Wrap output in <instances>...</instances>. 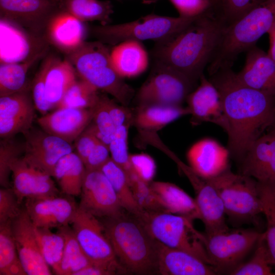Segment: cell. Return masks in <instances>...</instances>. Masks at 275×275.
<instances>
[{"mask_svg": "<svg viewBox=\"0 0 275 275\" xmlns=\"http://www.w3.org/2000/svg\"><path fill=\"white\" fill-rule=\"evenodd\" d=\"M137 217L157 241L188 252L211 265L203 243L204 234L195 228L193 220L167 212L144 211Z\"/></svg>", "mask_w": 275, "mask_h": 275, "instance_id": "ba28073f", "label": "cell"}, {"mask_svg": "<svg viewBox=\"0 0 275 275\" xmlns=\"http://www.w3.org/2000/svg\"><path fill=\"white\" fill-rule=\"evenodd\" d=\"M100 170L111 183L123 208L128 212L140 216L144 212L136 203L125 171L111 158Z\"/></svg>", "mask_w": 275, "mask_h": 275, "instance_id": "1f68e13d", "label": "cell"}, {"mask_svg": "<svg viewBox=\"0 0 275 275\" xmlns=\"http://www.w3.org/2000/svg\"><path fill=\"white\" fill-rule=\"evenodd\" d=\"M65 238V246L60 266V275H75L92 264L83 252L73 230L68 226L59 228Z\"/></svg>", "mask_w": 275, "mask_h": 275, "instance_id": "836d02e7", "label": "cell"}, {"mask_svg": "<svg viewBox=\"0 0 275 275\" xmlns=\"http://www.w3.org/2000/svg\"><path fill=\"white\" fill-rule=\"evenodd\" d=\"M241 174L275 182V125L255 140L239 163Z\"/></svg>", "mask_w": 275, "mask_h": 275, "instance_id": "ac0fdd59", "label": "cell"}, {"mask_svg": "<svg viewBox=\"0 0 275 275\" xmlns=\"http://www.w3.org/2000/svg\"><path fill=\"white\" fill-rule=\"evenodd\" d=\"M86 168L76 153L68 154L57 163L53 176L63 193L70 196L81 194Z\"/></svg>", "mask_w": 275, "mask_h": 275, "instance_id": "4dcf8cb0", "label": "cell"}, {"mask_svg": "<svg viewBox=\"0 0 275 275\" xmlns=\"http://www.w3.org/2000/svg\"><path fill=\"white\" fill-rule=\"evenodd\" d=\"M101 221L116 257L127 273L157 274L159 242L135 215L124 211Z\"/></svg>", "mask_w": 275, "mask_h": 275, "instance_id": "3957f363", "label": "cell"}, {"mask_svg": "<svg viewBox=\"0 0 275 275\" xmlns=\"http://www.w3.org/2000/svg\"><path fill=\"white\" fill-rule=\"evenodd\" d=\"M76 80V71L68 59L49 58L45 94L52 109L57 108L66 91Z\"/></svg>", "mask_w": 275, "mask_h": 275, "instance_id": "f546056e", "label": "cell"}, {"mask_svg": "<svg viewBox=\"0 0 275 275\" xmlns=\"http://www.w3.org/2000/svg\"><path fill=\"white\" fill-rule=\"evenodd\" d=\"M157 274L214 275L217 269L186 251L167 246L159 242Z\"/></svg>", "mask_w": 275, "mask_h": 275, "instance_id": "d4e9b609", "label": "cell"}, {"mask_svg": "<svg viewBox=\"0 0 275 275\" xmlns=\"http://www.w3.org/2000/svg\"><path fill=\"white\" fill-rule=\"evenodd\" d=\"M236 76L246 86L275 95V62L256 45L246 51L244 66Z\"/></svg>", "mask_w": 275, "mask_h": 275, "instance_id": "603a6c76", "label": "cell"}, {"mask_svg": "<svg viewBox=\"0 0 275 275\" xmlns=\"http://www.w3.org/2000/svg\"><path fill=\"white\" fill-rule=\"evenodd\" d=\"M199 85L191 91L186 99L193 125L210 122L224 130L225 121L219 94L213 83L204 74Z\"/></svg>", "mask_w": 275, "mask_h": 275, "instance_id": "44dd1931", "label": "cell"}, {"mask_svg": "<svg viewBox=\"0 0 275 275\" xmlns=\"http://www.w3.org/2000/svg\"><path fill=\"white\" fill-rule=\"evenodd\" d=\"M47 30L51 41L67 53L85 42L82 22L68 12L52 17L48 23Z\"/></svg>", "mask_w": 275, "mask_h": 275, "instance_id": "83f0119b", "label": "cell"}, {"mask_svg": "<svg viewBox=\"0 0 275 275\" xmlns=\"http://www.w3.org/2000/svg\"><path fill=\"white\" fill-rule=\"evenodd\" d=\"M80 195L79 207L98 218L115 216L126 211L100 170H86Z\"/></svg>", "mask_w": 275, "mask_h": 275, "instance_id": "4fadbf2b", "label": "cell"}, {"mask_svg": "<svg viewBox=\"0 0 275 275\" xmlns=\"http://www.w3.org/2000/svg\"><path fill=\"white\" fill-rule=\"evenodd\" d=\"M66 7L69 12L82 22L99 21L107 24L113 13L109 1L99 0H66Z\"/></svg>", "mask_w": 275, "mask_h": 275, "instance_id": "d590c367", "label": "cell"}, {"mask_svg": "<svg viewBox=\"0 0 275 275\" xmlns=\"http://www.w3.org/2000/svg\"><path fill=\"white\" fill-rule=\"evenodd\" d=\"M150 185L168 212L200 219L196 200L177 185L168 182L152 181Z\"/></svg>", "mask_w": 275, "mask_h": 275, "instance_id": "f1b7e54d", "label": "cell"}, {"mask_svg": "<svg viewBox=\"0 0 275 275\" xmlns=\"http://www.w3.org/2000/svg\"><path fill=\"white\" fill-rule=\"evenodd\" d=\"M24 206L36 227L50 229L71 224L78 207L71 199L58 196L26 199Z\"/></svg>", "mask_w": 275, "mask_h": 275, "instance_id": "e0dca14e", "label": "cell"}, {"mask_svg": "<svg viewBox=\"0 0 275 275\" xmlns=\"http://www.w3.org/2000/svg\"><path fill=\"white\" fill-rule=\"evenodd\" d=\"M252 257L237 266L229 274L273 275L275 264L267 247L264 232L258 241Z\"/></svg>", "mask_w": 275, "mask_h": 275, "instance_id": "8d00e7d4", "label": "cell"}, {"mask_svg": "<svg viewBox=\"0 0 275 275\" xmlns=\"http://www.w3.org/2000/svg\"><path fill=\"white\" fill-rule=\"evenodd\" d=\"M130 126V124H125L118 127L108 145L111 158L125 171L129 181L134 175L129 162L128 150V136Z\"/></svg>", "mask_w": 275, "mask_h": 275, "instance_id": "ab89813d", "label": "cell"}, {"mask_svg": "<svg viewBox=\"0 0 275 275\" xmlns=\"http://www.w3.org/2000/svg\"><path fill=\"white\" fill-rule=\"evenodd\" d=\"M11 170L12 188L20 204L24 200L58 196L51 176L28 163L23 157L13 161Z\"/></svg>", "mask_w": 275, "mask_h": 275, "instance_id": "2e32d148", "label": "cell"}, {"mask_svg": "<svg viewBox=\"0 0 275 275\" xmlns=\"http://www.w3.org/2000/svg\"><path fill=\"white\" fill-rule=\"evenodd\" d=\"M269 47L267 52L269 56L275 62V22L267 32Z\"/></svg>", "mask_w": 275, "mask_h": 275, "instance_id": "9f6ffc18", "label": "cell"}, {"mask_svg": "<svg viewBox=\"0 0 275 275\" xmlns=\"http://www.w3.org/2000/svg\"><path fill=\"white\" fill-rule=\"evenodd\" d=\"M172 159L187 177L194 188L195 199L200 215V220L205 226V233L212 234L229 230L223 202L211 181L197 174L176 154Z\"/></svg>", "mask_w": 275, "mask_h": 275, "instance_id": "7c38bea8", "label": "cell"}, {"mask_svg": "<svg viewBox=\"0 0 275 275\" xmlns=\"http://www.w3.org/2000/svg\"><path fill=\"white\" fill-rule=\"evenodd\" d=\"M209 179L217 190L223 202L226 215L231 221L255 223L262 208L257 181L252 177L235 174L230 166Z\"/></svg>", "mask_w": 275, "mask_h": 275, "instance_id": "52a82bcc", "label": "cell"}, {"mask_svg": "<svg viewBox=\"0 0 275 275\" xmlns=\"http://www.w3.org/2000/svg\"><path fill=\"white\" fill-rule=\"evenodd\" d=\"M275 125V124H274Z\"/></svg>", "mask_w": 275, "mask_h": 275, "instance_id": "94428289", "label": "cell"}, {"mask_svg": "<svg viewBox=\"0 0 275 275\" xmlns=\"http://www.w3.org/2000/svg\"><path fill=\"white\" fill-rule=\"evenodd\" d=\"M209 80L219 94L230 155L238 163L250 146L275 124V95L245 86L230 68Z\"/></svg>", "mask_w": 275, "mask_h": 275, "instance_id": "6da1fadb", "label": "cell"}, {"mask_svg": "<svg viewBox=\"0 0 275 275\" xmlns=\"http://www.w3.org/2000/svg\"><path fill=\"white\" fill-rule=\"evenodd\" d=\"M99 140L91 122L75 140L76 154L84 163Z\"/></svg>", "mask_w": 275, "mask_h": 275, "instance_id": "816d5d0a", "label": "cell"}, {"mask_svg": "<svg viewBox=\"0 0 275 275\" xmlns=\"http://www.w3.org/2000/svg\"><path fill=\"white\" fill-rule=\"evenodd\" d=\"M93 108H58L37 119L46 132L71 144L92 120Z\"/></svg>", "mask_w": 275, "mask_h": 275, "instance_id": "ffe728a7", "label": "cell"}, {"mask_svg": "<svg viewBox=\"0 0 275 275\" xmlns=\"http://www.w3.org/2000/svg\"><path fill=\"white\" fill-rule=\"evenodd\" d=\"M98 91L84 79L76 80L66 91L57 108H92L99 98Z\"/></svg>", "mask_w": 275, "mask_h": 275, "instance_id": "f35d334b", "label": "cell"}, {"mask_svg": "<svg viewBox=\"0 0 275 275\" xmlns=\"http://www.w3.org/2000/svg\"><path fill=\"white\" fill-rule=\"evenodd\" d=\"M184 18H195L208 11L214 4L211 0H169Z\"/></svg>", "mask_w": 275, "mask_h": 275, "instance_id": "c3c4849f", "label": "cell"}, {"mask_svg": "<svg viewBox=\"0 0 275 275\" xmlns=\"http://www.w3.org/2000/svg\"><path fill=\"white\" fill-rule=\"evenodd\" d=\"M129 162L133 172L140 179L148 183L153 181L156 165L150 155L144 153L129 154Z\"/></svg>", "mask_w": 275, "mask_h": 275, "instance_id": "bcb514c9", "label": "cell"}, {"mask_svg": "<svg viewBox=\"0 0 275 275\" xmlns=\"http://www.w3.org/2000/svg\"><path fill=\"white\" fill-rule=\"evenodd\" d=\"M197 17L149 14L128 22L96 26L92 31L102 42L110 44H119L130 40L140 42L152 40L159 43L174 37Z\"/></svg>", "mask_w": 275, "mask_h": 275, "instance_id": "8992f818", "label": "cell"}, {"mask_svg": "<svg viewBox=\"0 0 275 275\" xmlns=\"http://www.w3.org/2000/svg\"><path fill=\"white\" fill-rule=\"evenodd\" d=\"M53 7L48 0H0L1 18L38 31L50 21Z\"/></svg>", "mask_w": 275, "mask_h": 275, "instance_id": "cb8c5ba5", "label": "cell"}, {"mask_svg": "<svg viewBox=\"0 0 275 275\" xmlns=\"http://www.w3.org/2000/svg\"><path fill=\"white\" fill-rule=\"evenodd\" d=\"M67 54L81 79L111 95L118 103L129 106L134 90L115 70L111 51L103 42H84Z\"/></svg>", "mask_w": 275, "mask_h": 275, "instance_id": "5b68a950", "label": "cell"}, {"mask_svg": "<svg viewBox=\"0 0 275 275\" xmlns=\"http://www.w3.org/2000/svg\"><path fill=\"white\" fill-rule=\"evenodd\" d=\"M11 223L0 224V274L25 275L13 238Z\"/></svg>", "mask_w": 275, "mask_h": 275, "instance_id": "e575fe53", "label": "cell"}, {"mask_svg": "<svg viewBox=\"0 0 275 275\" xmlns=\"http://www.w3.org/2000/svg\"><path fill=\"white\" fill-rule=\"evenodd\" d=\"M13 238L21 264L28 275H50L37 239L36 227L24 208L12 221Z\"/></svg>", "mask_w": 275, "mask_h": 275, "instance_id": "9a60e30c", "label": "cell"}, {"mask_svg": "<svg viewBox=\"0 0 275 275\" xmlns=\"http://www.w3.org/2000/svg\"><path fill=\"white\" fill-rule=\"evenodd\" d=\"M211 1L213 2V3L215 5L216 3L217 0H211Z\"/></svg>", "mask_w": 275, "mask_h": 275, "instance_id": "680465c9", "label": "cell"}, {"mask_svg": "<svg viewBox=\"0 0 275 275\" xmlns=\"http://www.w3.org/2000/svg\"><path fill=\"white\" fill-rule=\"evenodd\" d=\"M262 214L275 220V182L257 181Z\"/></svg>", "mask_w": 275, "mask_h": 275, "instance_id": "f907efd6", "label": "cell"}, {"mask_svg": "<svg viewBox=\"0 0 275 275\" xmlns=\"http://www.w3.org/2000/svg\"><path fill=\"white\" fill-rule=\"evenodd\" d=\"M102 97L106 108L117 128L125 124L132 126L133 120V108L120 103H117L105 95Z\"/></svg>", "mask_w": 275, "mask_h": 275, "instance_id": "681fc988", "label": "cell"}, {"mask_svg": "<svg viewBox=\"0 0 275 275\" xmlns=\"http://www.w3.org/2000/svg\"><path fill=\"white\" fill-rule=\"evenodd\" d=\"M19 203L12 188L0 189V224L12 221L21 212Z\"/></svg>", "mask_w": 275, "mask_h": 275, "instance_id": "7dc6e473", "label": "cell"}, {"mask_svg": "<svg viewBox=\"0 0 275 275\" xmlns=\"http://www.w3.org/2000/svg\"><path fill=\"white\" fill-rule=\"evenodd\" d=\"M34 102L25 91L0 97V136L11 138L24 133L32 126Z\"/></svg>", "mask_w": 275, "mask_h": 275, "instance_id": "d6986e66", "label": "cell"}, {"mask_svg": "<svg viewBox=\"0 0 275 275\" xmlns=\"http://www.w3.org/2000/svg\"><path fill=\"white\" fill-rule=\"evenodd\" d=\"M196 86L174 69L155 61L148 78L135 94L136 105L181 106Z\"/></svg>", "mask_w": 275, "mask_h": 275, "instance_id": "30bf717a", "label": "cell"}, {"mask_svg": "<svg viewBox=\"0 0 275 275\" xmlns=\"http://www.w3.org/2000/svg\"><path fill=\"white\" fill-rule=\"evenodd\" d=\"M114 273L103 267L91 264L77 272L75 275H112Z\"/></svg>", "mask_w": 275, "mask_h": 275, "instance_id": "11a10c76", "label": "cell"}, {"mask_svg": "<svg viewBox=\"0 0 275 275\" xmlns=\"http://www.w3.org/2000/svg\"><path fill=\"white\" fill-rule=\"evenodd\" d=\"M129 182L134 198L143 211L167 212L159 202L150 183L142 180L135 175L130 178Z\"/></svg>", "mask_w": 275, "mask_h": 275, "instance_id": "b9f144b4", "label": "cell"}, {"mask_svg": "<svg viewBox=\"0 0 275 275\" xmlns=\"http://www.w3.org/2000/svg\"><path fill=\"white\" fill-rule=\"evenodd\" d=\"M110 158L108 145L99 140L84 163L86 170H100Z\"/></svg>", "mask_w": 275, "mask_h": 275, "instance_id": "f5cc1de1", "label": "cell"}, {"mask_svg": "<svg viewBox=\"0 0 275 275\" xmlns=\"http://www.w3.org/2000/svg\"><path fill=\"white\" fill-rule=\"evenodd\" d=\"M267 223L266 231L264 232L266 244L275 264V220L265 216Z\"/></svg>", "mask_w": 275, "mask_h": 275, "instance_id": "db71d44e", "label": "cell"}, {"mask_svg": "<svg viewBox=\"0 0 275 275\" xmlns=\"http://www.w3.org/2000/svg\"><path fill=\"white\" fill-rule=\"evenodd\" d=\"M71 224L77 241L92 264L106 268L114 274L127 273L119 262L98 217L78 206Z\"/></svg>", "mask_w": 275, "mask_h": 275, "instance_id": "8fae6325", "label": "cell"}, {"mask_svg": "<svg viewBox=\"0 0 275 275\" xmlns=\"http://www.w3.org/2000/svg\"><path fill=\"white\" fill-rule=\"evenodd\" d=\"M49 64V58L42 65L36 74L32 84L33 100L36 109L44 115L52 109L45 94V78Z\"/></svg>", "mask_w": 275, "mask_h": 275, "instance_id": "f6af8a7d", "label": "cell"}, {"mask_svg": "<svg viewBox=\"0 0 275 275\" xmlns=\"http://www.w3.org/2000/svg\"><path fill=\"white\" fill-rule=\"evenodd\" d=\"M57 1H60V0H57Z\"/></svg>", "mask_w": 275, "mask_h": 275, "instance_id": "91938a15", "label": "cell"}, {"mask_svg": "<svg viewBox=\"0 0 275 275\" xmlns=\"http://www.w3.org/2000/svg\"><path fill=\"white\" fill-rule=\"evenodd\" d=\"M92 108L93 115L91 123L96 135L101 141L108 145L117 128L106 108L102 94H99L96 103Z\"/></svg>", "mask_w": 275, "mask_h": 275, "instance_id": "7bdbcfd3", "label": "cell"}, {"mask_svg": "<svg viewBox=\"0 0 275 275\" xmlns=\"http://www.w3.org/2000/svg\"><path fill=\"white\" fill-rule=\"evenodd\" d=\"M267 0H217L214 7L225 26L237 20Z\"/></svg>", "mask_w": 275, "mask_h": 275, "instance_id": "60d3db41", "label": "cell"}, {"mask_svg": "<svg viewBox=\"0 0 275 275\" xmlns=\"http://www.w3.org/2000/svg\"><path fill=\"white\" fill-rule=\"evenodd\" d=\"M25 137L24 159L31 166L53 176L54 168L65 155L73 152L71 144L43 130L32 127Z\"/></svg>", "mask_w": 275, "mask_h": 275, "instance_id": "5bb4252c", "label": "cell"}, {"mask_svg": "<svg viewBox=\"0 0 275 275\" xmlns=\"http://www.w3.org/2000/svg\"><path fill=\"white\" fill-rule=\"evenodd\" d=\"M275 22V0H267L233 23L224 27L218 45L208 65L211 76L230 68L239 54L256 45Z\"/></svg>", "mask_w": 275, "mask_h": 275, "instance_id": "277c9868", "label": "cell"}, {"mask_svg": "<svg viewBox=\"0 0 275 275\" xmlns=\"http://www.w3.org/2000/svg\"><path fill=\"white\" fill-rule=\"evenodd\" d=\"M0 146V184L2 187H10L11 166L13 161L24 152V145L5 139Z\"/></svg>", "mask_w": 275, "mask_h": 275, "instance_id": "ee69618b", "label": "cell"}, {"mask_svg": "<svg viewBox=\"0 0 275 275\" xmlns=\"http://www.w3.org/2000/svg\"><path fill=\"white\" fill-rule=\"evenodd\" d=\"M42 54L40 52L21 63H1L0 97L25 91L28 70Z\"/></svg>", "mask_w": 275, "mask_h": 275, "instance_id": "d6a6232c", "label": "cell"}, {"mask_svg": "<svg viewBox=\"0 0 275 275\" xmlns=\"http://www.w3.org/2000/svg\"><path fill=\"white\" fill-rule=\"evenodd\" d=\"M203 234L204 245L211 265L219 274H229L255 249L262 233L252 229H237Z\"/></svg>", "mask_w": 275, "mask_h": 275, "instance_id": "9c48e42d", "label": "cell"}, {"mask_svg": "<svg viewBox=\"0 0 275 275\" xmlns=\"http://www.w3.org/2000/svg\"><path fill=\"white\" fill-rule=\"evenodd\" d=\"M189 114L188 108L182 105H137L133 108L132 126L139 132H156L179 118Z\"/></svg>", "mask_w": 275, "mask_h": 275, "instance_id": "484cf974", "label": "cell"}, {"mask_svg": "<svg viewBox=\"0 0 275 275\" xmlns=\"http://www.w3.org/2000/svg\"><path fill=\"white\" fill-rule=\"evenodd\" d=\"M111 57L115 70L123 78L140 75L147 69L149 63L147 51L136 40L117 44L111 51Z\"/></svg>", "mask_w": 275, "mask_h": 275, "instance_id": "4316f807", "label": "cell"}, {"mask_svg": "<svg viewBox=\"0 0 275 275\" xmlns=\"http://www.w3.org/2000/svg\"><path fill=\"white\" fill-rule=\"evenodd\" d=\"M230 156L228 148L210 138L196 142L186 154L189 166L205 178L213 177L229 167Z\"/></svg>", "mask_w": 275, "mask_h": 275, "instance_id": "7402d4cb", "label": "cell"}, {"mask_svg": "<svg viewBox=\"0 0 275 275\" xmlns=\"http://www.w3.org/2000/svg\"><path fill=\"white\" fill-rule=\"evenodd\" d=\"M37 239L42 256L57 274H60V266L65 246V238L59 231L53 233L50 229L36 227Z\"/></svg>", "mask_w": 275, "mask_h": 275, "instance_id": "74e56055", "label": "cell"}, {"mask_svg": "<svg viewBox=\"0 0 275 275\" xmlns=\"http://www.w3.org/2000/svg\"><path fill=\"white\" fill-rule=\"evenodd\" d=\"M143 1L145 2V3L149 4V3L157 2L158 0H143Z\"/></svg>", "mask_w": 275, "mask_h": 275, "instance_id": "6f0895ef", "label": "cell"}, {"mask_svg": "<svg viewBox=\"0 0 275 275\" xmlns=\"http://www.w3.org/2000/svg\"><path fill=\"white\" fill-rule=\"evenodd\" d=\"M225 25L212 8L172 39L157 43L156 62L181 73L195 85L210 62Z\"/></svg>", "mask_w": 275, "mask_h": 275, "instance_id": "7a4b0ae2", "label": "cell"}]
</instances>
